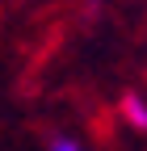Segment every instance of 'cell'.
<instances>
[{
    "mask_svg": "<svg viewBox=\"0 0 147 151\" xmlns=\"http://www.w3.org/2000/svg\"><path fill=\"white\" fill-rule=\"evenodd\" d=\"M122 113L130 118L135 130H147V105H143L139 97H122Z\"/></svg>",
    "mask_w": 147,
    "mask_h": 151,
    "instance_id": "1",
    "label": "cell"
},
{
    "mask_svg": "<svg viewBox=\"0 0 147 151\" xmlns=\"http://www.w3.org/2000/svg\"><path fill=\"white\" fill-rule=\"evenodd\" d=\"M50 151H80V147L71 143V139H55V147H50Z\"/></svg>",
    "mask_w": 147,
    "mask_h": 151,
    "instance_id": "2",
    "label": "cell"
},
{
    "mask_svg": "<svg viewBox=\"0 0 147 151\" xmlns=\"http://www.w3.org/2000/svg\"><path fill=\"white\" fill-rule=\"evenodd\" d=\"M93 4H97V0H93Z\"/></svg>",
    "mask_w": 147,
    "mask_h": 151,
    "instance_id": "3",
    "label": "cell"
}]
</instances>
